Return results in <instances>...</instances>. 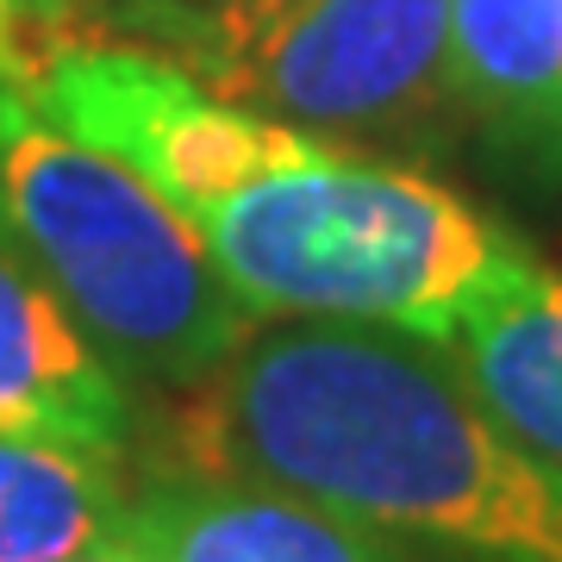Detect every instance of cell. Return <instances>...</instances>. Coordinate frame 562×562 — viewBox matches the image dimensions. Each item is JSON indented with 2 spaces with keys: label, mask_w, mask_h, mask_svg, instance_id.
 Returning a JSON list of instances; mask_svg holds the SVG:
<instances>
[{
  "label": "cell",
  "mask_w": 562,
  "mask_h": 562,
  "mask_svg": "<svg viewBox=\"0 0 562 562\" xmlns=\"http://www.w3.org/2000/svg\"><path fill=\"white\" fill-rule=\"evenodd\" d=\"M176 457L457 562H562V469L406 331L262 319L181 394Z\"/></svg>",
  "instance_id": "cell-1"
},
{
  "label": "cell",
  "mask_w": 562,
  "mask_h": 562,
  "mask_svg": "<svg viewBox=\"0 0 562 562\" xmlns=\"http://www.w3.org/2000/svg\"><path fill=\"white\" fill-rule=\"evenodd\" d=\"M194 232L257 319L382 325L425 344H450L543 269L450 181L301 125L201 206Z\"/></svg>",
  "instance_id": "cell-2"
},
{
  "label": "cell",
  "mask_w": 562,
  "mask_h": 562,
  "mask_svg": "<svg viewBox=\"0 0 562 562\" xmlns=\"http://www.w3.org/2000/svg\"><path fill=\"white\" fill-rule=\"evenodd\" d=\"M0 238L125 382L188 394L262 325L213 269L194 220L138 169L50 125L25 88L0 94Z\"/></svg>",
  "instance_id": "cell-3"
},
{
  "label": "cell",
  "mask_w": 562,
  "mask_h": 562,
  "mask_svg": "<svg viewBox=\"0 0 562 562\" xmlns=\"http://www.w3.org/2000/svg\"><path fill=\"white\" fill-rule=\"evenodd\" d=\"M132 20L220 101L319 138H425L450 120V0H132Z\"/></svg>",
  "instance_id": "cell-4"
},
{
  "label": "cell",
  "mask_w": 562,
  "mask_h": 562,
  "mask_svg": "<svg viewBox=\"0 0 562 562\" xmlns=\"http://www.w3.org/2000/svg\"><path fill=\"white\" fill-rule=\"evenodd\" d=\"M20 88L50 125L138 169L188 220L288 138L281 120L220 101L157 44L57 38L38 63H25Z\"/></svg>",
  "instance_id": "cell-5"
},
{
  "label": "cell",
  "mask_w": 562,
  "mask_h": 562,
  "mask_svg": "<svg viewBox=\"0 0 562 562\" xmlns=\"http://www.w3.org/2000/svg\"><path fill=\"white\" fill-rule=\"evenodd\" d=\"M125 550L138 562H431L419 543L319 501L188 469L125 501Z\"/></svg>",
  "instance_id": "cell-6"
},
{
  "label": "cell",
  "mask_w": 562,
  "mask_h": 562,
  "mask_svg": "<svg viewBox=\"0 0 562 562\" xmlns=\"http://www.w3.org/2000/svg\"><path fill=\"white\" fill-rule=\"evenodd\" d=\"M0 431L120 457L132 438L125 375L88 344L50 281L0 238Z\"/></svg>",
  "instance_id": "cell-7"
},
{
  "label": "cell",
  "mask_w": 562,
  "mask_h": 562,
  "mask_svg": "<svg viewBox=\"0 0 562 562\" xmlns=\"http://www.w3.org/2000/svg\"><path fill=\"white\" fill-rule=\"evenodd\" d=\"M450 113L525 162H562V0H450Z\"/></svg>",
  "instance_id": "cell-8"
},
{
  "label": "cell",
  "mask_w": 562,
  "mask_h": 562,
  "mask_svg": "<svg viewBox=\"0 0 562 562\" xmlns=\"http://www.w3.org/2000/svg\"><path fill=\"white\" fill-rule=\"evenodd\" d=\"M125 494L113 457L0 431V562H76L125 550Z\"/></svg>",
  "instance_id": "cell-9"
},
{
  "label": "cell",
  "mask_w": 562,
  "mask_h": 562,
  "mask_svg": "<svg viewBox=\"0 0 562 562\" xmlns=\"http://www.w3.org/2000/svg\"><path fill=\"white\" fill-rule=\"evenodd\" d=\"M475 387L531 450L562 469V276L543 262L513 301L469 319L443 344Z\"/></svg>",
  "instance_id": "cell-10"
},
{
  "label": "cell",
  "mask_w": 562,
  "mask_h": 562,
  "mask_svg": "<svg viewBox=\"0 0 562 562\" xmlns=\"http://www.w3.org/2000/svg\"><path fill=\"white\" fill-rule=\"evenodd\" d=\"M20 0H0V94L7 88H20L25 76V50H20Z\"/></svg>",
  "instance_id": "cell-11"
},
{
  "label": "cell",
  "mask_w": 562,
  "mask_h": 562,
  "mask_svg": "<svg viewBox=\"0 0 562 562\" xmlns=\"http://www.w3.org/2000/svg\"><path fill=\"white\" fill-rule=\"evenodd\" d=\"M20 7L32 13V20H44V25H69L76 13H88L94 0H20Z\"/></svg>",
  "instance_id": "cell-12"
},
{
  "label": "cell",
  "mask_w": 562,
  "mask_h": 562,
  "mask_svg": "<svg viewBox=\"0 0 562 562\" xmlns=\"http://www.w3.org/2000/svg\"><path fill=\"white\" fill-rule=\"evenodd\" d=\"M176 7H194V13H220V7H250V0H176Z\"/></svg>",
  "instance_id": "cell-13"
},
{
  "label": "cell",
  "mask_w": 562,
  "mask_h": 562,
  "mask_svg": "<svg viewBox=\"0 0 562 562\" xmlns=\"http://www.w3.org/2000/svg\"><path fill=\"white\" fill-rule=\"evenodd\" d=\"M76 562H138L132 550H94V557H76Z\"/></svg>",
  "instance_id": "cell-14"
}]
</instances>
